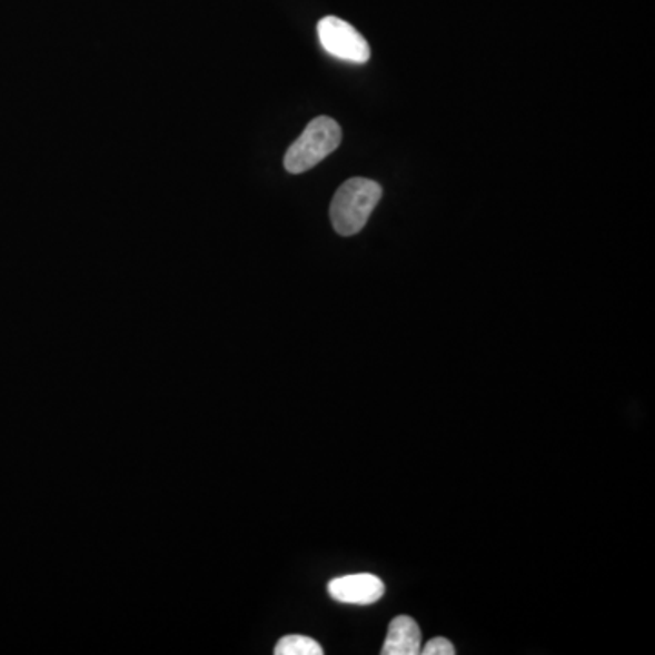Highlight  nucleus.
<instances>
[{"instance_id": "0eeeda50", "label": "nucleus", "mask_w": 655, "mask_h": 655, "mask_svg": "<svg viewBox=\"0 0 655 655\" xmlns=\"http://www.w3.org/2000/svg\"><path fill=\"white\" fill-rule=\"evenodd\" d=\"M420 654L425 655H454L456 648L451 645V641L446 637H436V639L428 641L425 648H420Z\"/></svg>"}, {"instance_id": "423d86ee", "label": "nucleus", "mask_w": 655, "mask_h": 655, "mask_svg": "<svg viewBox=\"0 0 655 655\" xmlns=\"http://www.w3.org/2000/svg\"><path fill=\"white\" fill-rule=\"evenodd\" d=\"M322 646L306 636H286L277 643L276 655H322Z\"/></svg>"}, {"instance_id": "20e7f679", "label": "nucleus", "mask_w": 655, "mask_h": 655, "mask_svg": "<svg viewBox=\"0 0 655 655\" xmlns=\"http://www.w3.org/2000/svg\"><path fill=\"white\" fill-rule=\"evenodd\" d=\"M328 594L343 605H374L385 596V583L371 574H351L330 580Z\"/></svg>"}, {"instance_id": "39448f33", "label": "nucleus", "mask_w": 655, "mask_h": 655, "mask_svg": "<svg viewBox=\"0 0 655 655\" xmlns=\"http://www.w3.org/2000/svg\"><path fill=\"white\" fill-rule=\"evenodd\" d=\"M383 655H417L420 654V631L416 619L399 616L391 621L386 634Z\"/></svg>"}, {"instance_id": "f257e3e1", "label": "nucleus", "mask_w": 655, "mask_h": 655, "mask_svg": "<svg viewBox=\"0 0 655 655\" xmlns=\"http://www.w3.org/2000/svg\"><path fill=\"white\" fill-rule=\"evenodd\" d=\"M380 197H383V188L374 180L365 179V177L346 180L331 200V225L337 234L343 237L359 234L376 210Z\"/></svg>"}, {"instance_id": "7ed1b4c3", "label": "nucleus", "mask_w": 655, "mask_h": 655, "mask_svg": "<svg viewBox=\"0 0 655 655\" xmlns=\"http://www.w3.org/2000/svg\"><path fill=\"white\" fill-rule=\"evenodd\" d=\"M320 44L330 56L365 64L370 60V46L354 26L337 17H325L317 26Z\"/></svg>"}, {"instance_id": "f03ea898", "label": "nucleus", "mask_w": 655, "mask_h": 655, "mask_svg": "<svg viewBox=\"0 0 655 655\" xmlns=\"http://www.w3.org/2000/svg\"><path fill=\"white\" fill-rule=\"evenodd\" d=\"M343 140V131L330 117H317L306 126L302 136L286 151L285 168L290 173H305L334 153Z\"/></svg>"}]
</instances>
